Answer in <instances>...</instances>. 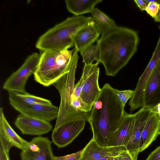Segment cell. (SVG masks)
<instances>
[{"instance_id": "cell-10", "label": "cell", "mask_w": 160, "mask_h": 160, "mask_svg": "<svg viewBox=\"0 0 160 160\" xmlns=\"http://www.w3.org/2000/svg\"><path fill=\"white\" fill-rule=\"evenodd\" d=\"M84 119L76 120L53 129L52 134V142L58 148L64 147L72 142L84 129Z\"/></svg>"}, {"instance_id": "cell-17", "label": "cell", "mask_w": 160, "mask_h": 160, "mask_svg": "<svg viewBox=\"0 0 160 160\" xmlns=\"http://www.w3.org/2000/svg\"><path fill=\"white\" fill-rule=\"evenodd\" d=\"M101 34V32L93 20L81 29L74 39V45L81 52L93 44Z\"/></svg>"}, {"instance_id": "cell-22", "label": "cell", "mask_w": 160, "mask_h": 160, "mask_svg": "<svg viewBox=\"0 0 160 160\" xmlns=\"http://www.w3.org/2000/svg\"><path fill=\"white\" fill-rule=\"evenodd\" d=\"M14 93L20 100L27 103L45 105L52 104L51 102L48 99L31 95L27 92L24 93Z\"/></svg>"}, {"instance_id": "cell-12", "label": "cell", "mask_w": 160, "mask_h": 160, "mask_svg": "<svg viewBox=\"0 0 160 160\" xmlns=\"http://www.w3.org/2000/svg\"><path fill=\"white\" fill-rule=\"evenodd\" d=\"M126 150L124 146H100L92 138L83 148L80 160H99L108 156L118 155Z\"/></svg>"}, {"instance_id": "cell-21", "label": "cell", "mask_w": 160, "mask_h": 160, "mask_svg": "<svg viewBox=\"0 0 160 160\" xmlns=\"http://www.w3.org/2000/svg\"><path fill=\"white\" fill-rule=\"evenodd\" d=\"M80 53L82 57V62L85 65L92 63L94 60L99 63V49L97 41L96 44L90 45L81 51Z\"/></svg>"}, {"instance_id": "cell-11", "label": "cell", "mask_w": 160, "mask_h": 160, "mask_svg": "<svg viewBox=\"0 0 160 160\" xmlns=\"http://www.w3.org/2000/svg\"><path fill=\"white\" fill-rule=\"evenodd\" d=\"M14 124L23 134L40 136L50 132L52 126L49 122L20 113Z\"/></svg>"}, {"instance_id": "cell-19", "label": "cell", "mask_w": 160, "mask_h": 160, "mask_svg": "<svg viewBox=\"0 0 160 160\" xmlns=\"http://www.w3.org/2000/svg\"><path fill=\"white\" fill-rule=\"evenodd\" d=\"M102 1V0H65L68 11L77 16L86 13H91L95 6Z\"/></svg>"}, {"instance_id": "cell-6", "label": "cell", "mask_w": 160, "mask_h": 160, "mask_svg": "<svg viewBox=\"0 0 160 160\" xmlns=\"http://www.w3.org/2000/svg\"><path fill=\"white\" fill-rule=\"evenodd\" d=\"M98 64L96 62L85 65L81 77L74 86V98L81 100L87 112H91L101 91L98 83Z\"/></svg>"}, {"instance_id": "cell-24", "label": "cell", "mask_w": 160, "mask_h": 160, "mask_svg": "<svg viewBox=\"0 0 160 160\" xmlns=\"http://www.w3.org/2000/svg\"><path fill=\"white\" fill-rule=\"evenodd\" d=\"M113 90L124 108L127 102L132 98L134 93V90H119L113 88Z\"/></svg>"}, {"instance_id": "cell-16", "label": "cell", "mask_w": 160, "mask_h": 160, "mask_svg": "<svg viewBox=\"0 0 160 160\" xmlns=\"http://www.w3.org/2000/svg\"><path fill=\"white\" fill-rule=\"evenodd\" d=\"M160 114L152 109L142 130L139 144L140 152L148 148L159 135Z\"/></svg>"}, {"instance_id": "cell-4", "label": "cell", "mask_w": 160, "mask_h": 160, "mask_svg": "<svg viewBox=\"0 0 160 160\" xmlns=\"http://www.w3.org/2000/svg\"><path fill=\"white\" fill-rule=\"evenodd\" d=\"M93 20L92 17L84 16L68 17L41 35L36 47L43 51L68 50L74 46V39L78 32Z\"/></svg>"}, {"instance_id": "cell-1", "label": "cell", "mask_w": 160, "mask_h": 160, "mask_svg": "<svg viewBox=\"0 0 160 160\" xmlns=\"http://www.w3.org/2000/svg\"><path fill=\"white\" fill-rule=\"evenodd\" d=\"M97 41L99 63L103 65L107 75L115 76L137 52L140 38L137 31L117 26L102 34Z\"/></svg>"}, {"instance_id": "cell-32", "label": "cell", "mask_w": 160, "mask_h": 160, "mask_svg": "<svg viewBox=\"0 0 160 160\" xmlns=\"http://www.w3.org/2000/svg\"><path fill=\"white\" fill-rule=\"evenodd\" d=\"M160 114V103L158 104L155 108H152Z\"/></svg>"}, {"instance_id": "cell-30", "label": "cell", "mask_w": 160, "mask_h": 160, "mask_svg": "<svg viewBox=\"0 0 160 160\" xmlns=\"http://www.w3.org/2000/svg\"><path fill=\"white\" fill-rule=\"evenodd\" d=\"M125 151L118 155L108 156L102 158L99 160H120Z\"/></svg>"}, {"instance_id": "cell-9", "label": "cell", "mask_w": 160, "mask_h": 160, "mask_svg": "<svg viewBox=\"0 0 160 160\" xmlns=\"http://www.w3.org/2000/svg\"><path fill=\"white\" fill-rule=\"evenodd\" d=\"M52 141L48 138L38 136L29 142L20 153L22 160H55Z\"/></svg>"}, {"instance_id": "cell-13", "label": "cell", "mask_w": 160, "mask_h": 160, "mask_svg": "<svg viewBox=\"0 0 160 160\" xmlns=\"http://www.w3.org/2000/svg\"><path fill=\"white\" fill-rule=\"evenodd\" d=\"M152 110V108L143 107L136 112L131 135L126 147L127 150L140 152L139 144L142 133Z\"/></svg>"}, {"instance_id": "cell-27", "label": "cell", "mask_w": 160, "mask_h": 160, "mask_svg": "<svg viewBox=\"0 0 160 160\" xmlns=\"http://www.w3.org/2000/svg\"><path fill=\"white\" fill-rule=\"evenodd\" d=\"M139 151H125L120 160H137Z\"/></svg>"}, {"instance_id": "cell-29", "label": "cell", "mask_w": 160, "mask_h": 160, "mask_svg": "<svg viewBox=\"0 0 160 160\" xmlns=\"http://www.w3.org/2000/svg\"><path fill=\"white\" fill-rule=\"evenodd\" d=\"M133 1L141 11H145L148 3L145 0H134Z\"/></svg>"}, {"instance_id": "cell-23", "label": "cell", "mask_w": 160, "mask_h": 160, "mask_svg": "<svg viewBox=\"0 0 160 160\" xmlns=\"http://www.w3.org/2000/svg\"><path fill=\"white\" fill-rule=\"evenodd\" d=\"M12 147L8 142L0 137V160H10L9 152Z\"/></svg>"}, {"instance_id": "cell-7", "label": "cell", "mask_w": 160, "mask_h": 160, "mask_svg": "<svg viewBox=\"0 0 160 160\" xmlns=\"http://www.w3.org/2000/svg\"><path fill=\"white\" fill-rule=\"evenodd\" d=\"M40 55L35 52L29 55L21 66L6 80L3 88L8 92L27 93L25 86L29 78L36 71Z\"/></svg>"}, {"instance_id": "cell-28", "label": "cell", "mask_w": 160, "mask_h": 160, "mask_svg": "<svg viewBox=\"0 0 160 160\" xmlns=\"http://www.w3.org/2000/svg\"><path fill=\"white\" fill-rule=\"evenodd\" d=\"M146 160H160V145L149 154Z\"/></svg>"}, {"instance_id": "cell-8", "label": "cell", "mask_w": 160, "mask_h": 160, "mask_svg": "<svg viewBox=\"0 0 160 160\" xmlns=\"http://www.w3.org/2000/svg\"><path fill=\"white\" fill-rule=\"evenodd\" d=\"M8 93L10 104L20 113L49 122L57 118L59 107L52 104L27 103L18 98L14 92Z\"/></svg>"}, {"instance_id": "cell-2", "label": "cell", "mask_w": 160, "mask_h": 160, "mask_svg": "<svg viewBox=\"0 0 160 160\" xmlns=\"http://www.w3.org/2000/svg\"><path fill=\"white\" fill-rule=\"evenodd\" d=\"M125 112L113 88L105 84L92 106L88 122L92 138L98 144L108 147L111 137L121 123Z\"/></svg>"}, {"instance_id": "cell-14", "label": "cell", "mask_w": 160, "mask_h": 160, "mask_svg": "<svg viewBox=\"0 0 160 160\" xmlns=\"http://www.w3.org/2000/svg\"><path fill=\"white\" fill-rule=\"evenodd\" d=\"M136 114H130L125 112L121 123L111 137L108 147H126L131 135Z\"/></svg>"}, {"instance_id": "cell-26", "label": "cell", "mask_w": 160, "mask_h": 160, "mask_svg": "<svg viewBox=\"0 0 160 160\" xmlns=\"http://www.w3.org/2000/svg\"><path fill=\"white\" fill-rule=\"evenodd\" d=\"M83 148L74 153L62 156H55V160H80Z\"/></svg>"}, {"instance_id": "cell-3", "label": "cell", "mask_w": 160, "mask_h": 160, "mask_svg": "<svg viewBox=\"0 0 160 160\" xmlns=\"http://www.w3.org/2000/svg\"><path fill=\"white\" fill-rule=\"evenodd\" d=\"M75 48L69 69L53 85L58 91L60 97L59 112L54 129L67 123L79 119L87 121L88 115L85 107L79 99L74 98L75 74L79 56Z\"/></svg>"}, {"instance_id": "cell-25", "label": "cell", "mask_w": 160, "mask_h": 160, "mask_svg": "<svg viewBox=\"0 0 160 160\" xmlns=\"http://www.w3.org/2000/svg\"><path fill=\"white\" fill-rule=\"evenodd\" d=\"M145 0L148 3L145 11L148 14L154 19L159 13L160 5L156 2H150L148 0Z\"/></svg>"}, {"instance_id": "cell-5", "label": "cell", "mask_w": 160, "mask_h": 160, "mask_svg": "<svg viewBox=\"0 0 160 160\" xmlns=\"http://www.w3.org/2000/svg\"><path fill=\"white\" fill-rule=\"evenodd\" d=\"M74 50L43 51L33 74L35 80L44 87L53 84L68 71Z\"/></svg>"}, {"instance_id": "cell-20", "label": "cell", "mask_w": 160, "mask_h": 160, "mask_svg": "<svg viewBox=\"0 0 160 160\" xmlns=\"http://www.w3.org/2000/svg\"><path fill=\"white\" fill-rule=\"evenodd\" d=\"M91 13L95 23L101 32V34L117 26L113 20L97 8H94Z\"/></svg>"}, {"instance_id": "cell-33", "label": "cell", "mask_w": 160, "mask_h": 160, "mask_svg": "<svg viewBox=\"0 0 160 160\" xmlns=\"http://www.w3.org/2000/svg\"><path fill=\"white\" fill-rule=\"evenodd\" d=\"M150 2H156L160 5V0H148Z\"/></svg>"}, {"instance_id": "cell-31", "label": "cell", "mask_w": 160, "mask_h": 160, "mask_svg": "<svg viewBox=\"0 0 160 160\" xmlns=\"http://www.w3.org/2000/svg\"><path fill=\"white\" fill-rule=\"evenodd\" d=\"M154 20L155 22H160V8L158 16Z\"/></svg>"}, {"instance_id": "cell-18", "label": "cell", "mask_w": 160, "mask_h": 160, "mask_svg": "<svg viewBox=\"0 0 160 160\" xmlns=\"http://www.w3.org/2000/svg\"><path fill=\"white\" fill-rule=\"evenodd\" d=\"M0 137L8 142L12 147L24 150L29 142L19 136L11 127L4 114L2 107L0 108Z\"/></svg>"}, {"instance_id": "cell-34", "label": "cell", "mask_w": 160, "mask_h": 160, "mask_svg": "<svg viewBox=\"0 0 160 160\" xmlns=\"http://www.w3.org/2000/svg\"><path fill=\"white\" fill-rule=\"evenodd\" d=\"M159 135H160V125L159 129Z\"/></svg>"}, {"instance_id": "cell-15", "label": "cell", "mask_w": 160, "mask_h": 160, "mask_svg": "<svg viewBox=\"0 0 160 160\" xmlns=\"http://www.w3.org/2000/svg\"><path fill=\"white\" fill-rule=\"evenodd\" d=\"M159 103L160 67L158 64L153 70L146 86L144 93L143 107L152 109Z\"/></svg>"}]
</instances>
